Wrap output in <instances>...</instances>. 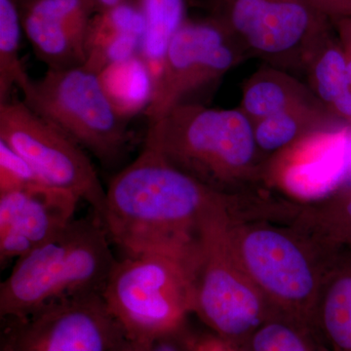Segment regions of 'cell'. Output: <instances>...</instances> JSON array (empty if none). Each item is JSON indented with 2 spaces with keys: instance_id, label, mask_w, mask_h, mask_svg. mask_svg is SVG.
I'll return each instance as SVG.
<instances>
[{
  "instance_id": "8992f818",
  "label": "cell",
  "mask_w": 351,
  "mask_h": 351,
  "mask_svg": "<svg viewBox=\"0 0 351 351\" xmlns=\"http://www.w3.org/2000/svg\"><path fill=\"white\" fill-rule=\"evenodd\" d=\"M196 256L140 254L117 260L101 295L125 339L154 341L186 328L193 311Z\"/></svg>"
},
{
  "instance_id": "ffe728a7",
  "label": "cell",
  "mask_w": 351,
  "mask_h": 351,
  "mask_svg": "<svg viewBox=\"0 0 351 351\" xmlns=\"http://www.w3.org/2000/svg\"><path fill=\"white\" fill-rule=\"evenodd\" d=\"M145 19V34L140 56L156 82L160 73L166 51L188 19L189 0H138ZM154 90V89H152Z\"/></svg>"
},
{
  "instance_id": "4316f807",
  "label": "cell",
  "mask_w": 351,
  "mask_h": 351,
  "mask_svg": "<svg viewBox=\"0 0 351 351\" xmlns=\"http://www.w3.org/2000/svg\"><path fill=\"white\" fill-rule=\"evenodd\" d=\"M332 22L351 18V0H306Z\"/></svg>"
},
{
  "instance_id": "83f0119b",
  "label": "cell",
  "mask_w": 351,
  "mask_h": 351,
  "mask_svg": "<svg viewBox=\"0 0 351 351\" xmlns=\"http://www.w3.org/2000/svg\"><path fill=\"white\" fill-rule=\"evenodd\" d=\"M332 25L341 43L351 46V18L335 21Z\"/></svg>"
},
{
  "instance_id": "5b68a950",
  "label": "cell",
  "mask_w": 351,
  "mask_h": 351,
  "mask_svg": "<svg viewBox=\"0 0 351 351\" xmlns=\"http://www.w3.org/2000/svg\"><path fill=\"white\" fill-rule=\"evenodd\" d=\"M230 233L244 269L274 313L311 327L321 286L338 253L299 226L274 219L233 217Z\"/></svg>"
},
{
  "instance_id": "4fadbf2b",
  "label": "cell",
  "mask_w": 351,
  "mask_h": 351,
  "mask_svg": "<svg viewBox=\"0 0 351 351\" xmlns=\"http://www.w3.org/2000/svg\"><path fill=\"white\" fill-rule=\"evenodd\" d=\"M24 36L48 69L85 64V39L94 15L86 0H18Z\"/></svg>"
},
{
  "instance_id": "9c48e42d",
  "label": "cell",
  "mask_w": 351,
  "mask_h": 351,
  "mask_svg": "<svg viewBox=\"0 0 351 351\" xmlns=\"http://www.w3.org/2000/svg\"><path fill=\"white\" fill-rule=\"evenodd\" d=\"M0 141L25 158L44 184L73 193L101 216L106 189L87 152L24 101H0Z\"/></svg>"
},
{
  "instance_id": "7402d4cb",
  "label": "cell",
  "mask_w": 351,
  "mask_h": 351,
  "mask_svg": "<svg viewBox=\"0 0 351 351\" xmlns=\"http://www.w3.org/2000/svg\"><path fill=\"white\" fill-rule=\"evenodd\" d=\"M101 78L114 105L128 119L149 106L154 83L140 56L113 64Z\"/></svg>"
},
{
  "instance_id": "d4e9b609",
  "label": "cell",
  "mask_w": 351,
  "mask_h": 351,
  "mask_svg": "<svg viewBox=\"0 0 351 351\" xmlns=\"http://www.w3.org/2000/svg\"><path fill=\"white\" fill-rule=\"evenodd\" d=\"M182 335L188 351H245L210 331L193 332L186 327Z\"/></svg>"
},
{
  "instance_id": "cb8c5ba5",
  "label": "cell",
  "mask_w": 351,
  "mask_h": 351,
  "mask_svg": "<svg viewBox=\"0 0 351 351\" xmlns=\"http://www.w3.org/2000/svg\"><path fill=\"white\" fill-rule=\"evenodd\" d=\"M40 184L44 182L27 160L0 141V193Z\"/></svg>"
},
{
  "instance_id": "5bb4252c",
  "label": "cell",
  "mask_w": 351,
  "mask_h": 351,
  "mask_svg": "<svg viewBox=\"0 0 351 351\" xmlns=\"http://www.w3.org/2000/svg\"><path fill=\"white\" fill-rule=\"evenodd\" d=\"M145 19L138 0L92 16L85 39V66L101 73L140 55Z\"/></svg>"
},
{
  "instance_id": "f1b7e54d",
  "label": "cell",
  "mask_w": 351,
  "mask_h": 351,
  "mask_svg": "<svg viewBox=\"0 0 351 351\" xmlns=\"http://www.w3.org/2000/svg\"><path fill=\"white\" fill-rule=\"evenodd\" d=\"M94 14L110 10L132 0H86Z\"/></svg>"
},
{
  "instance_id": "e0dca14e",
  "label": "cell",
  "mask_w": 351,
  "mask_h": 351,
  "mask_svg": "<svg viewBox=\"0 0 351 351\" xmlns=\"http://www.w3.org/2000/svg\"><path fill=\"white\" fill-rule=\"evenodd\" d=\"M319 101L293 73L263 64L242 85L239 108L252 123L302 104Z\"/></svg>"
},
{
  "instance_id": "52a82bcc",
  "label": "cell",
  "mask_w": 351,
  "mask_h": 351,
  "mask_svg": "<svg viewBox=\"0 0 351 351\" xmlns=\"http://www.w3.org/2000/svg\"><path fill=\"white\" fill-rule=\"evenodd\" d=\"M23 101L104 165L123 159L133 141L128 117L110 99L100 73L85 64L48 69L32 80Z\"/></svg>"
},
{
  "instance_id": "2e32d148",
  "label": "cell",
  "mask_w": 351,
  "mask_h": 351,
  "mask_svg": "<svg viewBox=\"0 0 351 351\" xmlns=\"http://www.w3.org/2000/svg\"><path fill=\"white\" fill-rule=\"evenodd\" d=\"M320 101L302 104L254 124L256 143L265 162L304 138L346 126Z\"/></svg>"
},
{
  "instance_id": "ba28073f",
  "label": "cell",
  "mask_w": 351,
  "mask_h": 351,
  "mask_svg": "<svg viewBox=\"0 0 351 351\" xmlns=\"http://www.w3.org/2000/svg\"><path fill=\"white\" fill-rule=\"evenodd\" d=\"M207 15L221 23L250 59L306 73L323 39L334 31L332 21L306 0H197Z\"/></svg>"
},
{
  "instance_id": "9a60e30c",
  "label": "cell",
  "mask_w": 351,
  "mask_h": 351,
  "mask_svg": "<svg viewBox=\"0 0 351 351\" xmlns=\"http://www.w3.org/2000/svg\"><path fill=\"white\" fill-rule=\"evenodd\" d=\"M311 327L329 351H351V251L339 252L330 263Z\"/></svg>"
},
{
  "instance_id": "8fae6325",
  "label": "cell",
  "mask_w": 351,
  "mask_h": 351,
  "mask_svg": "<svg viewBox=\"0 0 351 351\" xmlns=\"http://www.w3.org/2000/svg\"><path fill=\"white\" fill-rule=\"evenodd\" d=\"M4 322L6 351H112L125 338L99 293Z\"/></svg>"
},
{
  "instance_id": "603a6c76",
  "label": "cell",
  "mask_w": 351,
  "mask_h": 351,
  "mask_svg": "<svg viewBox=\"0 0 351 351\" xmlns=\"http://www.w3.org/2000/svg\"><path fill=\"white\" fill-rule=\"evenodd\" d=\"M245 351H329L313 328L274 314L254 332Z\"/></svg>"
},
{
  "instance_id": "d6986e66",
  "label": "cell",
  "mask_w": 351,
  "mask_h": 351,
  "mask_svg": "<svg viewBox=\"0 0 351 351\" xmlns=\"http://www.w3.org/2000/svg\"><path fill=\"white\" fill-rule=\"evenodd\" d=\"M306 75L307 85L320 103L351 127V85L346 73L345 51L335 29L314 52Z\"/></svg>"
},
{
  "instance_id": "ac0fdd59",
  "label": "cell",
  "mask_w": 351,
  "mask_h": 351,
  "mask_svg": "<svg viewBox=\"0 0 351 351\" xmlns=\"http://www.w3.org/2000/svg\"><path fill=\"white\" fill-rule=\"evenodd\" d=\"M334 253L351 251V176L331 193L299 202L291 221Z\"/></svg>"
},
{
  "instance_id": "f546056e",
  "label": "cell",
  "mask_w": 351,
  "mask_h": 351,
  "mask_svg": "<svg viewBox=\"0 0 351 351\" xmlns=\"http://www.w3.org/2000/svg\"><path fill=\"white\" fill-rule=\"evenodd\" d=\"M343 47L345 51L346 73H348V80L351 85V46L343 44Z\"/></svg>"
},
{
  "instance_id": "44dd1931",
  "label": "cell",
  "mask_w": 351,
  "mask_h": 351,
  "mask_svg": "<svg viewBox=\"0 0 351 351\" xmlns=\"http://www.w3.org/2000/svg\"><path fill=\"white\" fill-rule=\"evenodd\" d=\"M23 34L18 0H0V101L10 99L14 86L23 95L31 89L32 80L20 57Z\"/></svg>"
},
{
  "instance_id": "277c9868",
  "label": "cell",
  "mask_w": 351,
  "mask_h": 351,
  "mask_svg": "<svg viewBox=\"0 0 351 351\" xmlns=\"http://www.w3.org/2000/svg\"><path fill=\"white\" fill-rule=\"evenodd\" d=\"M117 262L100 218L94 212L75 218L16 261L0 284L1 319H23L56 302L101 294Z\"/></svg>"
},
{
  "instance_id": "484cf974",
  "label": "cell",
  "mask_w": 351,
  "mask_h": 351,
  "mask_svg": "<svg viewBox=\"0 0 351 351\" xmlns=\"http://www.w3.org/2000/svg\"><path fill=\"white\" fill-rule=\"evenodd\" d=\"M182 330L177 334L149 341L123 339L112 351H188L182 339Z\"/></svg>"
},
{
  "instance_id": "3957f363",
  "label": "cell",
  "mask_w": 351,
  "mask_h": 351,
  "mask_svg": "<svg viewBox=\"0 0 351 351\" xmlns=\"http://www.w3.org/2000/svg\"><path fill=\"white\" fill-rule=\"evenodd\" d=\"M260 201V191L237 193L208 212L198 230L193 314L210 332L242 348L276 314L244 269L230 233L233 217L248 218Z\"/></svg>"
},
{
  "instance_id": "4dcf8cb0",
  "label": "cell",
  "mask_w": 351,
  "mask_h": 351,
  "mask_svg": "<svg viewBox=\"0 0 351 351\" xmlns=\"http://www.w3.org/2000/svg\"><path fill=\"white\" fill-rule=\"evenodd\" d=\"M189 4H191V5H193V4L195 3L196 1H197V0H189Z\"/></svg>"
},
{
  "instance_id": "30bf717a",
  "label": "cell",
  "mask_w": 351,
  "mask_h": 351,
  "mask_svg": "<svg viewBox=\"0 0 351 351\" xmlns=\"http://www.w3.org/2000/svg\"><path fill=\"white\" fill-rule=\"evenodd\" d=\"M247 60L250 58L246 51L218 21L208 15L189 17L166 51L144 112L149 124Z\"/></svg>"
},
{
  "instance_id": "6da1fadb",
  "label": "cell",
  "mask_w": 351,
  "mask_h": 351,
  "mask_svg": "<svg viewBox=\"0 0 351 351\" xmlns=\"http://www.w3.org/2000/svg\"><path fill=\"white\" fill-rule=\"evenodd\" d=\"M237 193L210 188L144 145L110 180L99 218L124 255L195 257L201 219Z\"/></svg>"
},
{
  "instance_id": "7a4b0ae2",
  "label": "cell",
  "mask_w": 351,
  "mask_h": 351,
  "mask_svg": "<svg viewBox=\"0 0 351 351\" xmlns=\"http://www.w3.org/2000/svg\"><path fill=\"white\" fill-rule=\"evenodd\" d=\"M144 145L171 165L223 193L267 188L265 160L254 125L239 108L217 110L200 104H178L149 124Z\"/></svg>"
},
{
  "instance_id": "7c38bea8",
  "label": "cell",
  "mask_w": 351,
  "mask_h": 351,
  "mask_svg": "<svg viewBox=\"0 0 351 351\" xmlns=\"http://www.w3.org/2000/svg\"><path fill=\"white\" fill-rule=\"evenodd\" d=\"M77 196L40 184L0 193V265L5 267L63 230Z\"/></svg>"
}]
</instances>
